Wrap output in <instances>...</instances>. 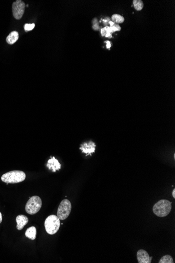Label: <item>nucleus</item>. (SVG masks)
I'll list each match as a JSON object with an SVG mask.
<instances>
[{"label":"nucleus","instance_id":"412c9836","mask_svg":"<svg viewBox=\"0 0 175 263\" xmlns=\"http://www.w3.org/2000/svg\"><path fill=\"white\" fill-rule=\"evenodd\" d=\"M175 190L173 189V193H172V195H173V198H175Z\"/></svg>","mask_w":175,"mask_h":263},{"label":"nucleus","instance_id":"20e7f679","mask_svg":"<svg viewBox=\"0 0 175 263\" xmlns=\"http://www.w3.org/2000/svg\"><path fill=\"white\" fill-rule=\"evenodd\" d=\"M42 199L39 196H33L29 199L25 206V210L27 213L34 215L39 211L42 208Z\"/></svg>","mask_w":175,"mask_h":263},{"label":"nucleus","instance_id":"9d476101","mask_svg":"<svg viewBox=\"0 0 175 263\" xmlns=\"http://www.w3.org/2000/svg\"><path fill=\"white\" fill-rule=\"evenodd\" d=\"M16 221L17 222V229L22 230L27 223L29 222V218L24 215H20L16 218Z\"/></svg>","mask_w":175,"mask_h":263},{"label":"nucleus","instance_id":"0eeeda50","mask_svg":"<svg viewBox=\"0 0 175 263\" xmlns=\"http://www.w3.org/2000/svg\"><path fill=\"white\" fill-rule=\"evenodd\" d=\"M96 144L93 141H89L84 143L81 144L80 150L82 153H85L86 156H91L93 153L95 152Z\"/></svg>","mask_w":175,"mask_h":263},{"label":"nucleus","instance_id":"aec40b11","mask_svg":"<svg viewBox=\"0 0 175 263\" xmlns=\"http://www.w3.org/2000/svg\"><path fill=\"white\" fill-rule=\"evenodd\" d=\"M109 24H110V26H112L114 24V23L113 22H112V21H110L109 22Z\"/></svg>","mask_w":175,"mask_h":263},{"label":"nucleus","instance_id":"423d86ee","mask_svg":"<svg viewBox=\"0 0 175 263\" xmlns=\"http://www.w3.org/2000/svg\"><path fill=\"white\" fill-rule=\"evenodd\" d=\"M25 4L21 0H17L12 4V12L14 18L16 20H20L22 18L25 11Z\"/></svg>","mask_w":175,"mask_h":263},{"label":"nucleus","instance_id":"1a4fd4ad","mask_svg":"<svg viewBox=\"0 0 175 263\" xmlns=\"http://www.w3.org/2000/svg\"><path fill=\"white\" fill-rule=\"evenodd\" d=\"M46 166L47 168L53 172H56L57 170H59L61 168V164L58 160L56 159L55 157H51L48 161Z\"/></svg>","mask_w":175,"mask_h":263},{"label":"nucleus","instance_id":"7ed1b4c3","mask_svg":"<svg viewBox=\"0 0 175 263\" xmlns=\"http://www.w3.org/2000/svg\"><path fill=\"white\" fill-rule=\"evenodd\" d=\"M60 226V219L55 215H51L45 220V229L49 234H56L58 231Z\"/></svg>","mask_w":175,"mask_h":263},{"label":"nucleus","instance_id":"dca6fc26","mask_svg":"<svg viewBox=\"0 0 175 263\" xmlns=\"http://www.w3.org/2000/svg\"><path fill=\"white\" fill-rule=\"evenodd\" d=\"M104 32H105V37H112V33H113L110 27L108 26H106V27H104Z\"/></svg>","mask_w":175,"mask_h":263},{"label":"nucleus","instance_id":"2eb2a0df","mask_svg":"<svg viewBox=\"0 0 175 263\" xmlns=\"http://www.w3.org/2000/svg\"><path fill=\"white\" fill-rule=\"evenodd\" d=\"M159 263H173V259L172 257L170 255H167L163 256L160 261H159Z\"/></svg>","mask_w":175,"mask_h":263},{"label":"nucleus","instance_id":"4468645a","mask_svg":"<svg viewBox=\"0 0 175 263\" xmlns=\"http://www.w3.org/2000/svg\"><path fill=\"white\" fill-rule=\"evenodd\" d=\"M133 5L136 10H142L144 7L143 2L140 0H134Z\"/></svg>","mask_w":175,"mask_h":263},{"label":"nucleus","instance_id":"f03ea898","mask_svg":"<svg viewBox=\"0 0 175 263\" xmlns=\"http://www.w3.org/2000/svg\"><path fill=\"white\" fill-rule=\"evenodd\" d=\"M26 174L23 171L14 170L6 173L1 176V180L3 182L8 183H17L24 181Z\"/></svg>","mask_w":175,"mask_h":263},{"label":"nucleus","instance_id":"6e6552de","mask_svg":"<svg viewBox=\"0 0 175 263\" xmlns=\"http://www.w3.org/2000/svg\"><path fill=\"white\" fill-rule=\"evenodd\" d=\"M137 258L139 263H150L152 257H150L149 254L144 250H139L137 253Z\"/></svg>","mask_w":175,"mask_h":263},{"label":"nucleus","instance_id":"39448f33","mask_svg":"<svg viewBox=\"0 0 175 263\" xmlns=\"http://www.w3.org/2000/svg\"><path fill=\"white\" fill-rule=\"evenodd\" d=\"M71 211V203L67 199L63 200L59 205L57 216L61 220L66 219L70 215Z\"/></svg>","mask_w":175,"mask_h":263},{"label":"nucleus","instance_id":"ddd939ff","mask_svg":"<svg viewBox=\"0 0 175 263\" xmlns=\"http://www.w3.org/2000/svg\"><path fill=\"white\" fill-rule=\"evenodd\" d=\"M111 19L113 21V22H115V23H122L124 21L123 17L117 14L112 15Z\"/></svg>","mask_w":175,"mask_h":263},{"label":"nucleus","instance_id":"f8f14e48","mask_svg":"<svg viewBox=\"0 0 175 263\" xmlns=\"http://www.w3.org/2000/svg\"><path fill=\"white\" fill-rule=\"evenodd\" d=\"M25 235L27 238L30 240H34L36 237V228L34 226H32L27 228L25 232Z\"/></svg>","mask_w":175,"mask_h":263},{"label":"nucleus","instance_id":"a211bd4d","mask_svg":"<svg viewBox=\"0 0 175 263\" xmlns=\"http://www.w3.org/2000/svg\"><path fill=\"white\" fill-rule=\"evenodd\" d=\"M94 26H93V29H94V30H98L99 28V27L98 25V23H97V22H94Z\"/></svg>","mask_w":175,"mask_h":263},{"label":"nucleus","instance_id":"4be33fe9","mask_svg":"<svg viewBox=\"0 0 175 263\" xmlns=\"http://www.w3.org/2000/svg\"><path fill=\"white\" fill-rule=\"evenodd\" d=\"M2 221V214L0 212V223H1Z\"/></svg>","mask_w":175,"mask_h":263},{"label":"nucleus","instance_id":"f257e3e1","mask_svg":"<svg viewBox=\"0 0 175 263\" xmlns=\"http://www.w3.org/2000/svg\"><path fill=\"white\" fill-rule=\"evenodd\" d=\"M172 202L167 200H161L155 203L153 211L156 216L163 218L167 216L172 210Z\"/></svg>","mask_w":175,"mask_h":263},{"label":"nucleus","instance_id":"6ab92c4d","mask_svg":"<svg viewBox=\"0 0 175 263\" xmlns=\"http://www.w3.org/2000/svg\"><path fill=\"white\" fill-rule=\"evenodd\" d=\"M105 43H107V49H110V47H111V43H110V41H107V42H105Z\"/></svg>","mask_w":175,"mask_h":263},{"label":"nucleus","instance_id":"9b49d317","mask_svg":"<svg viewBox=\"0 0 175 263\" xmlns=\"http://www.w3.org/2000/svg\"><path fill=\"white\" fill-rule=\"evenodd\" d=\"M18 37L19 35L18 32L16 31H13L7 36L6 39V41L8 44L12 45L18 40Z\"/></svg>","mask_w":175,"mask_h":263},{"label":"nucleus","instance_id":"f3484780","mask_svg":"<svg viewBox=\"0 0 175 263\" xmlns=\"http://www.w3.org/2000/svg\"><path fill=\"white\" fill-rule=\"evenodd\" d=\"M34 27H35V24H26L24 25V30L26 32L30 31H32Z\"/></svg>","mask_w":175,"mask_h":263}]
</instances>
